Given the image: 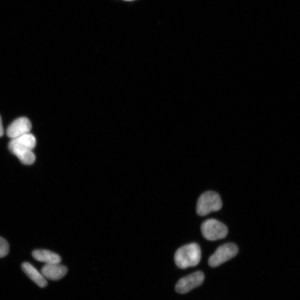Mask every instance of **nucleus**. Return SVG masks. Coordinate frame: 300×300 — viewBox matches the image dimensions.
<instances>
[{
    "label": "nucleus",
    "instance_id": "4468645a",
    "mask_svg": "<svg viewBox=\"0 0 300 300\" xmlns=\"http://www.w3.org/2000/svg\"><path fill=\"white\" fill-rule=\"evenodd\" d=\"M123 1H125V2H133V1H135V0H123Z\"/></svg>",
    "mask_w": 300,
    "mask_h": 300
},
{
    "label": "nucleus",
    "instance_id": "1a4fd4ad",
    "mask_svg": "<svg viewBox=\"0 0 300 300\" xmlns=\"http://www.w3.org/2000/svg\"><path fill=\"white\" fill-rule=\"evenodd\" d=\"M22 269L27 276L38 286L40 287H46L48 285L47 281L43 277L41 272L38 271L36 268L29 263H24L22 265Z\"/></svg>",
    "mask_w": 300,
    "mask_h": 300
},
{
    "label": "nucleus",
    "instance_id": "9b49d317",
    "mask_svg": "<svg viewBox=\"0 0 300 300\" xmlns=\"http://www.w3.org/2000/svg\"><path fill=\"white\" fill-rule=\"evenodd\" d=\"M12 142L20 144L33 150L36 146V140L35 137L31 133L25 134L20 137L12 139Z\"/></svg>",
    "mask_w": 300,
    "mask_h": 300
},
{
    "label": "nucleus",
    "instance_id": "f257e3e1",
    "mask_svg": "<svg viewBox=\"0 0 300 300\" xmlns=\"http://www.w3.org/2000/svg\"><path fill=\"white\" fill-rule=\"evenodd\" d=\"M201 257L200 246L196 243H192L178 249L175 255V261L178 267L184 269L199 264Z\"/></svg>",
    "mask_w": 300,
    "mask_h": 300
},
{
    "label": "nucleus",
    "instance_id": "0eeeda50",
    "mask_svg": "<svg viewBox=\"0 0 300 300\" xmlns=\"http://www.w3.org/2000/svg\"><path fill=\"white\" fill-rule=\"evenodd\" d=\"M31 128L30 120L27 118L22 117L14 121L8 127L6 133L9 137L14 139L30 133Z\"/></svg>",
    "mask_w": 300,
    "mask_h": 300
},
{
    "label": "nucleus",
    "instance_id": "20e7f679",
    "mask_svg": "<svg viewBox=\"0 0 300 300\" xmlns=\"http://www.w3.org/2000/svg\"><path fill=\"white\" fill-rule=\"evenodd\" d=\"M238 252V247L234 244L228 243L221 245L210 258L209 264L213 267H218L233 259Z\"/></svg>",
    "mask_w": 300,
    "mask_h": 300
},
{
    "label": "nucleus",
    "instance_id": "423d86ee",
    "mask_svg": "<svg viewBox=\"0 0 300 300\" xmlns=\"http://www.w3.org/2000/svg\"><path fill=\"white\" fill-rule=\"evenodd\" d=\"M9 149L24 165H30L35 161L34 153L26 146L11 141L9 144Z\"/></svg>",
    "mask_w": 300,
    "mask_h": 300
},
{
    "label": "nucleus",
    "instance_id": "6e6552de",
    "mask_svg": "<svg viewBox=\"0 0 300 300\" xmlns=\"http://www.w3.org/2000/svg\"><path fill=\"white\" fill-rule=\"evenodd\" d=\"M41 272L46 279L56 281L66 275L67 269L60 264H46L42 268Z\"/></svg>",
    "mask_w": 300,
    "mask_h": 300
},
{
    "label": "nucleus",
    "instance_id": "39448f33",
    "mask_svg": "<svg viewBox=\"0 0 300 300\" xmlns=\"http://www.w3.org/2000/svg\"><path fill=\"white\" fill-rule=\"evenodd\" d=\"M205 279L204 274L201 271H197L185 276L178 281L175 289L179 293H187L198 286H200Z\"/></svg>",
    "mask_w": 300,
    "mask_h": 300
},
{
    "label": "nucleus",
    "instance_id": "f03ea898",
    "mask_svg": "<svg viewBox=\"0 0 300 300\" xmlns=\"http://www.w3.org/2000/svg\"><path fill=\"white\" fill-rule=\"evenodd\" d=\"M222 206V203L219 194L214 191H207L199 198L196 212L198 215L204 216L212 212H218Z\"/></svg>",
    "mask_w": 300,
    "mask_h": 300
},
{
    "label": "nucleus",
    "instance_id": "ddd939ff",
    "mask_svg": "<svg viewBox=\"0 0 300 300\" xmlns=\"http://www.w3.org/2000/svg\"><path fill=\"white\" fill-rule=\"evenodd\" d=\"M4 131L2 123V120L1 117H0V137L4 135Z\"/></svg>",
    "mask_w": 300,
    "mask_h": 300
},
{
    "label": "nucleus",
    "instance_id": "f8f14e48",
    "mask_svg": "<svg viewBox=\"0 0 300 300\" xmlns=\"http://www.w3.org/2000/svg\"><path fill=\"white\" fill-rule=\"evenodd\" d=\"M9 252V245L7 241L0 237V258H4Z\"/></svg>",
    "mask_w": 300,
    "mask_h": 300
},
{
    "label": "nucleus",
    "instance_id": "9d476101",
    "mask_svg": "<svg viewBox=\"0 0 300 300\" xmlns=\"http://www.w3.org/2000/svg\"><path fill=\"white\" fill-rule=\"evenodd\" d=\"M33 257L38 261L46 264H60L61 258L58 254L47 250H36Z\"/></svg>",
    "mask_w": 300,
    "mask_h": 300
},
{
    "label": "nucleus",
    "instance_id": "7ed1b4c3",
    "mask_svg": "<svg viewBox=\"0 0 300 300\" xmlns=\"http://www.w3.org/2000/svg\"><path fill=\"white\" fill-rule=\"evenodd\" d=\"M203 237L210 241L224 239L228 234L226 226L220 221L211 219L204 221L201 225Z\"/></svg>",
    "mask_w": 300,
    "mask_h": 300
}]
</instances>
